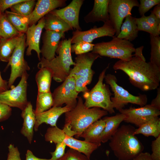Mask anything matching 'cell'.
Listing matches in <instances>:
<instances>
[{"label": "cell", "mask_w": 160, "mask_h": 160, "mask_svg": "<svg viewBox=\"0 0 160 160\" xmlns=\"http://www.w3.org/2000/svg\"><path fill=\"white\" fill-rule=\"evenodd\" d=\"M143 47L136 49L135 54L128 61L120 60L113 66L129 77L131 83L143 91L157 89L160 82V67L150 61L146 62L142 53Z\"/></svg>", "instance_id": "cell-1"}, {"label": "cell", "mask_w": 160, "mask_h": 160, "mask_svg": "<svg viewBox=\"0 0 160 160\" xmlns=\"http://www.w3.org/2000/svg\"><path fill=\"white\" fill-rule=\"evenodd\" d=\"M157 94L156 97L153 100L151 104V106L156 109L160 110V87L157 88Z\"/></svg>", "instance_id": "cell-45"}, {"label": "cell", "mask_w": 160, "mask_h": 160, "mask_svg": "<svg viewBox=\"0 0 160 160\" xmlns=\"http://www.w3.org/2000/svg\"><path fill=\"white\" fill-rule=\"evenodd\" d=\"M139 12L142 16L153 7L160 4V0H140Z\"/></svg>", "instance_id": "cell-38"}, {"label": "cell", "mask_w": 160, "mask_h": 160, "mask_svg": "<svg viewBox=\"0 0 160 160\" xmlns=\"http://www.w3.org/2000/svg\"><path fill=\"white\" fill-rule=\"evenodd\" d=\"M100 56L92 52L77 55L75 64L71 68L70 74L74 79L77 91L84 93L89 90L87 86L91 82L95 73L92 67L95 61Z\"/></svg>", "instance_id": "cell-5"}, {"label": "cell", "mask_w": 160, "mask_h": 160, "mask_svg": "<svg viewBox=\"0 0 160 160\" xmlns=\"http://www.w3.org/2000/svg\"><path fill=\"white\" fill-rule=\"evenodd\" d=\"M109 66V64L100 73L98 81L91 89L83 93L85 100L84 104L87 108L97 107L103 108L110 114L115 113L113 103L111 100L112 95L108 85L103 83L105 74Z\"/></svg>", "instance_id": "cell-6"}, {"label": "cell", "mask_w": 160, "mask_h": 160, "mask_svg": "<svg viewBox=\"0 0 160 160\" xmlns=\"http://www.w3.org/2000/svg\"><path fill=\"white\" fill-rule=\"evenodd\" d=\"M105 123L100 119L90 125L79 136L86 142L95 144L98 147L101 144V135L105 128Z\"/></svg>", "instance_id": "cell-23"}, {"label": "cell", "mask_w": 160, "mask_h": 160, "mask_svg": "<svg viewBox=\"0 0 160 160\" xmlns=\"http://www.w3.org/2000/svg\"><path fill=\"white\" fill-rule=\"evenodd\" d=\"M151 46L150 62L160 67V37L150 35Z\"/></svg>", "instance_id": "cell-33"}, {"label": "cell", "mask_w": 160, "mask_h": 160, "mask_svg": "<svg viewBox=\"0 0 160 160\" xmlns=\"http://www.w3.org/2000/svg\"><path fill=\"white\" fill-rule=\"evenodd\" d=\"M58 160H90V159L82 153L70 148Z\"/></svg>", "instance_id": "cell-37"}, {"label": "cell", "mask_w": 160, "mask_h": 160, "mask_svg": "<svg viewBox=\"0 0 160 160\" xmlns=\"http://www.w3.org/2000/svg\"><path fill=\"white\" fill-rule=\"evenodd\" d=\"M147 22L156 30L160 33V20L157 18L151 12L150 15L144 16Z\"/></svg>", "instance_id": "cell-43"}, {"label": "cell", "mask_w": 160, "mask_h": 160, "mask_svg": "<svg viewBox=\"0 0 160 160\" xmlns=\"http://www.w3.org/2000/svg\"><path fill=\"white\" fill-rule=\"evenodd\" d=\"M5 13L8 20L18 31L22 33H26L29 25L28 16L11 11H6Z\"/></svg>", "instance_id": "cell-30"}, {"label": "cell", "mask_w": 160, "mask_h": 160, "mask_svg": "<svg viewBox=\"0 0 160 160\" xmlns=\"http://www.w3.org/2000/svg\"><path fill=\"white\" fill-rule=\"evenodd\" d=\"M72 109L67 105L63 107H52L46 111L39 113H35L36 122L34 130L37 131L39 126L43 123L49 124L52 127L57 126V122L59 117Z\"/></svg>", "instance_id": "cell-20"}, {"label": "cell", "mask_w": 160, "mask_h": 160, "mask_svg": "<svg viewBox=\"0 0 160 160\" xmlns=\"http://www.w3.org/2000/svg\"><path fill=\"white\" fill-rule=\"evenodd\" d=\"M135 129L123 125L110 140L109 145L119 160H133L144 149V146L134 134Z\"/></svg>", "instance_id": "cell-3"}, {"label": "cell", "mask_w": 160, "mask_h": 160, "mask_svg": "<svg viewBox=\"0 0 160 160\" xmlns=\"http://www.w3.org/2000/svg\"><path fill=\"white\" fill-rule=\"evenodd\" d=\"M134 134H142L147 137L152 136L156 138L160 135V118L156 117L147 121L135 129Z\"/></svg>", "instance_id": "cell-27"}, {"label": "cell", "mask_w": 160, "mask_h": 160, "mask_svg": "<svg viewBox=\"0 0 160 160\" xmlns=\"http://www.w3.org/2000/svg\"><path fill=\"white\" fill-rule=\"evenodd\" d=\"M44 137L46 141L53 142L55 144L63 142L66 146L83 153L89 159L93 152L98 147L95 144L68 136L64 133L62 129L57 126L48 128Z\"/></svg>", "instance_id": "cell-9"}, {"label": "cell", "mask_w": 160, "mask_h": 160, "mask_svg": "<svg viewBox=\"0 0 160 160\" xmlns=\"http://www.w3.org/2000/svg\"><path fill=\"white\" fill-rule=\"evenodd\" d=\"M111 41L95 44L92 52L100 56L128 61L130 60L136 49L131 42L118 38L115 36Z\"/></svg>", "instance_id": "cell-7"}, {"label": "cell", "mask_w": 160, "mask_h": 160, "mask_svg": "<svg viewBox=\"0 0 160 160\" xmlns=\"http://www.w3.org/2000/svg\"><path fill=\"white\" fill-rule=\"evenodd\" d=\"M109 0H95L92 10L84 17L87 23L109 20L108 5Z\"/></svg>", "instance_id": "cell-21"}, {"label": "cell", "mask_w": 160, "mask_h": 160, "mask_svg": "<svg viewBox=\"0 0 160 160\" xmlns=\"http://www.w3.org/2000/svg\"><path fill=\"white\" fill-rule=\"evenodd\" d=\"M56 148L55 151L50 152L52 155L51 159L52 160H58L65 154L66 145L63 142H58L56 144Z\"/></svg>", "instance_id": "cell-39"}, {"label": "cell", "mask_w": 160, "mask_h": 160, "mask_svg": "<svg viewBox=\"0 0 160 160\" xmlns=\"http://www.w3.org/2000/svg\"><path fill=\"white\" fill-rule=\"evenodd\" d=\"M116 34V31L109 20L104 23L100 27L96 26L86 31L76 30L72 32L71 38V43L74 44L83 41L91 43L98 38L105 36L113 37Z\"/></svg>", "instance_id": "cell-15"}, {"label": "cell", "mask_w": 160, "mask_h": 160, "mask_svg": "<svg viewBox=\"0 0 160 160\" xmlns=\"http://www.w3.org/2000/svg\"><path fill=\"white\" fill-rule=\"evenodd\" d=\"M29 75L24 72L17 86H12L10 89L0 93V100L10 107L18 108L22 111L26 106L28 102L27 98L28 79Z\"/></svg>", "instance_id": "cell-11"}, {"label": "cell", "mask_w": 160, "mask_h": 160, "mask_svg": "<svg viewBox=\"0 0 160 160\" xmlns=\"http://www.w3.org/2000/svg\"><path fill=\"white\" fill-rule=\"evenodd\" d=\"M44 17L38 21L37 24H33L29 27L26 33V47H28L26 55L30 56L32 50H34L37 54L39 61L41 60V50L39 47L40 38L42 30L44 28Z\"/></svg>", "instance_id": "cell-18"}, {"label": "cell", "mask_w": 160, "mask_h": 160, "mask_svg": "<svg viewBox=\"0 0 160 160\" xmlns=\"http://www.w3.org/2000/svg\"><path fill=\"white\" fill-rule=\"evenodd\" d=\"M79 93L76 89L74 79L69 75L52 93L53 100L52 107H62L65 104L73 108L76 105Z\"/></svg>", "instance_id": "cell-13"}, {"label": "cell", "mask_w": 160, "mask_h": 160, "mask_svg": "<svg viewBox=\"0 0 160 160\" xmlns=\"http://www.w3.org/2000/svg\"><path fill=\"white\" fill-rule=\"evenodd\" d=\"M9 152L7 160H21L20 153L17 147L10 144L8 146Z\"/></svg>", "instance_id": "cell-42"}, {"label": "cell", "mask_w": 160, "mask_h": 160, "mask_svg": "<svg viewBox=\"0 0 160 160\" xmlns=\"http://www.w3.org/2000/svg\"><path fill=\"white\" fill-rule=\"evenodd\" d=\"M1 38L0 37V42H1Z\"/></svg>", "instance_id": "cell-50"}, {"label": "cell", "mask_w": 160, "mask_h": 160, "mask_svg": "<svg viewBox=\"0 0 160 160\" xmlns=\"http://www.w3.org/2000/svg\"><path fill=\"white\" fill-rule=\"evenodd\" d=\"M20 35L7 39L1 38L0 43L1 61L9 62L18 44Z\"/></svg>", "instance_id": "cell-29"}, {"label": "cell", "mask_w": 160, "mask_h": 160, "mask_svg": "<svg viewBox=\"0 0 160 160\" xmlns=\"http://www.w3.org/2000/svg\"><path fill=\"white\" fill-rule=\"evenodd\" d=\"M71 38L60 41L56 52L58 55L50 61L43 57L37 65L38 68L46 67L52 73V78L58 82H63L69 76L72 65L75 63L72 59Z\"/></svg>", "instance_id": "cell-4"}, {"label": "cell", "mask_w": 160, "mask_h": 160, "mask_svg": "<svg viewBox=\"0 0 160 160\" xmlns=\"http://www.w3.org/2000/svg\"><path fill=\"white\" fill-rule=\"evenodd\" d=\"M77 99L76 106L65 113V124L62 130L68 136L79 138L88 127L107 115L108 112L99 108H87L81 97Z\"/></svg>", "instance_id": "cell-2"}, {"label": "cell", "mask_w": 160, "mask_h": 160, "mask_svg": "<svg viewBox=\"0 0 160 160\" xmlns=\"http://www.w3.org/2000/svg\"><path fill=\"white\" fill-rule=\"evenodd\" d=\"M12 111L11 107L0 100V122L7 119L11 115Z\"/></svg>", "instance_id": "cell-41"}, {"label": "cell", "mask_w": 160, "mask_h": 160, "mask_svg": "<svg viewBox=\"0 0 160 160\" xmlns=\"http://www.w3.org/2000/svg\"><path fill=\"white\" fill-rule=\"evenodd\" d=\"M19 32L7 19L4 13H0V37L7 39L20 35Z\"/></svg>", "instance_id": "cell-31"}, {"label": "cell", "mask_w": 160, "mask_h": 160, "mask_svg": "<svg viewBox=\"0 0 160 160\" xmlns=\"http://www.w3.org/2000/svg\"><path fill=\"white\" fill-rule=\"evenodd\" d=\"M151 156L153 160H160V135L152 142Z\"/></svg>", "instance_id": "cell-40"}, {"label": "cell", "mask_w": 160, "mask_h": 160, "mask_svg": "<svg viewBox=\"0 0 160 160\" xmlns=\"http://www.w3.org/2000/svg\"><path fill=\"white\" fill-rule=\"evenodd\" d=\"M139 3L137 0H109L108 12L109 20L116 31L117 36L124 18L132 15L131 10L135 7H138Z\"/></svg>", "instance_id": "cell-12"}, {"label": "cell", "mask_w": 160, "mask_h": 160, "mask_svg": "<svg viewBox=\"0 0 160 160\" xmlns=\"http://www.w3.org/2000/svg\"><path fill=\"white\" fill-rule=\"evenodd\" d=\"M46 31L65 33L73 29L64 20L50 12L44 16Z\"/></svg>", "instance_id": "cell-26"}, {"label": "cell", "mask_w": 160, "mask_h": 160, "mask_svg": "<svg viewBox=\"0 0 160 160\" xmlns=\"http://www.w3.org/2000/svg\"><path fill=\"white\" fill-rule=\"evenodd\" d=\"M66 0H38L31 14L28 17L29 25L36 24L52 10L66 5Z\"/></svg>", "instance_id": "cell-17"}, {"label": "cell", "mask_w": 160, "mask_h": 160, "mask_svg": "<svg viewBox=\"0 0 160 160\" xmlns=\"http://www.w3.org/2000/svg\"><path fill=\"white\" fill-rule=\"evenodd\" d=\"M104 79L113 93L114 96L111 99L114 108L116 110L119 111L129 103L137 104L141 107L146 104L148 98L145 95L140 94L136 96L130 93L117 84V79L115 75L108 74L105 75Z\"/></svg>", "instance_id": "cell-8"}, {"label": "cell", "mask_w": 160, "mask_h": 160, "mask_svg": "<svg viewBox=\"0 0 160 160\" xmlns=\"http://www.w3.org/2000/svg\"><path fill=\"white\" fill-rule=\"evenodd\" d=\"M119 111L125 116L124 121L133 124L138 127L160 115V111L150 104H146L137 108L131 107L128 108L122 109Z\"/></svg>", "instance_id": "cell-14"}, {"label": "cell", "mask_w": 160, "mask_h": 160, "mask_svg": "<svg viewBox=\"0 0 160 160\" xmlns=\"http://www.w3.org/2000/svg\"></svg>", "instance_id": "cell-51"}, {"label": "cell", "mask_w": 160, "mask_h": 160, "mask_svg": "<svg viewBox=\"0 0 160 160\" xmlns=\"http://www.w3.org/2000/svg\"><path fill=\"white\" fill-rule=\"evenodd\" d=\"M133 160H153L151 154L148 152H142L139 154Z\"/></svg>", "instance_id": "cell-46"}, {"label": "cell", "mask_w": 160, "mask_h": 160, "mask_svg": "<svg viewBox=\"0 0 160 160\" xmlns=\"http://www.w3.org/2000/svg\"><path fill=\"white\" fill-rule=\"evenodd\" d=\"M26 37L25 33H22L20 35L18 44L4 70L6 71L11 66V73L8 81L9 88L13 85L17 78H21L24 72L30 70V67L24 58Z\"/></svg>", "instance_id": "cell-10"}, {"label": "cell", "mask_w": 160, "mask_h": 160, "mask_svg": "<svg viewBox=\"0 0 160 160\" xmlns=\"http://www.w3.org/2000/svg\"><path fill=\"white\" fill-rule=\"evenodd\" d=\"M9 89L8 81L2 79L0 72V93L7 91Z\"/></svg>", "instance_id": "cell-47"}, {"label": "cell", "mask_w": 160, "mask_h": 160, "mask_svg": "<svg viewBox=\"0 0 160 160\" xmlns=\"http://www.w3.org/2000/svg\"><path fill=\"white\" fill-rule=\"evenodd\" d=\"M151 12L154 15L157 19L160 20V4L156 5Z\"/></svg>", "instance_id": "cell-49"}, {"label": "cell", "mask_w": 160, "mask_h": 160, "mask_svg": "<svg viewBox=\"0 0 160 160\" xmlns=\"http://www.w3.org/2000/svg\"><path fill=\"white\" fill-rule=\"evenodd\" d=\"M25 0H0V13H4L6 9Z\"/></svg>", "instance_id": "cell-44"}, {"label": "cell", "mask_w": 160, "mask_h": 160, "mask_svg": "<svg viewBox=\"0 0 160 160\" xmlns=\"http://www.w3.org/2000/svg\"><path fill=\"white\" fill-rule=\"evenodd\" d=\"M39 69L35 76L38 89V93L50 92L52 72L49 68L46 67Z\"/></svg>", "instance_id": "cell-28"}, {"label": "cell", "mask_w": 160, "mask_h": 160, "mask_svg": "<svg viewBox=\"0 0 160 160\" xmlns=\"http://www.w3.org/2000/svg\"><path fill=\"white\" fill-rule=\"evenodd\" d=\"M125 117L124 114L120 113L114 116H105L102 119L105 123V126L101 135V142L105 143L110 140Z\"/></svg>", "instance_id": "cell-24"}, {"label": "cell", "mask_w": 160, "mask_h": 160, "mask_svg": "<svg viewBox=\"0 0 160 160\" xmlns=\"http://www.w3.org/2000/svg\"><path fill=\"white\" fill-rule=\"evenodd\" d=\"M138 32L136 17L129 15L125 18L120 27V33L116 37L131 42L138 37Z\"/></svg>", "instance_id": "cell-25"}, {"label": "cell", "mask_w": 160, "mask_h": 160, "mask_svg": "<svg viewBox=\"0 0 160 160\" xmlns=\"http://www.w3.org/2000/svg\"><path fill=\"white\" fill-rule=\"evenodd\" d=\"M65 36L64 33L46 31L43 34V45L40 49L42 57L48 61L54 59L60 40Z\"/></svg>", "instance_id": "cell-19"}, {"label": "cell", "mask_w": 160, "mask_h": 160, "mask_svg": "<svg viewBox=\"0 0 160 160\" xmlns=\"http://www.w3.org/2000/svg\"><path fill=\"white\" fill-rule=\"evenodd\" d=\"M95 44L87 42L81 41L71 45V52L76 55H81L92 51Z\"/></svg>", "instance_id": "cell-35"}, {"label": "cell", "mask_w": 160, "mask_h": 160, "mask_svg": "<svg viewBox=\"0 0 160 160\" xmlns=\"http://www.w3.org/2000/svg\"><path fill=\"white\" fill-rule=\"evenodd\" d=\"M21 116L23 120L21 133L31 144L33 135L34 127L36 122L35 114L30 102H28L25 108L22 111Z\"/></svg>", "instance_id": "cell-22"}, {"label": "cell", "mask_w": 160, "mask_h": 160, "mask_svg": "<svg viewBox=\"0 0 160 160\" xmlns=\"http://www.w3.org/2000/svg\"><path fill=\"white\" fill-rule=\"evenodd\" d=\"M145 15L140 18H136V20L138 31L147 32L154 36H159L160 33L158 32L150 25L145 18Z\"/></svg>", "instance_id": "cell-36"}, {"label": "cell", "mask_w": 160, "mask_h": 160, "mask_svg": "<svg viewBox=\"0 0 160 160\" xmlns=\"http://www.w3.org/2000/svg\"><path fill=\"white\" fill-rule=\"evenodd\" d=\"M84 0H73L66 7L54 9L50 12L62 19L73 29L81 31L79 22V16Z\"/></svg>", "instance_id": "cell-16"}, {"label": "cell", "mask_w": 160, "mask_h": 160, "mask_svg": "<svg viewBox=\"0 0 160 160\" xmlns=\"http://www.w3.org/2000/svg\"><path fill=\"white\" fill-rule=\"evenodd\" d=\"M53 100L51 92L38 93L35 113H41L48 110L53 106Z\"/></svg>", "instance_id": "cell-32"}, {"label": "cell", "mask_w": 160, "mask_h": 160, "mask_svg": "<svg viewBox=\"0 0 160 160\" xmlns=\"http://www.w3.org/2000/svg\"><path fill=\"white\" fill-rule=\"evenodd\" d=\"M25 160H52L51 159H41L38 158L34 156L31 151L28 150L26 154Z\"/></svg>", "instance_id": "cell-48"}, {"label": "cell", "mask_w": 160, "mask_h": 160, "mask_svg": "<svg viewBox=\"0 0 160 160\" xmlns=\"http://www.w3.org/2000/svg\"><path fill=\"white\" fill-rule=\"evenodd\" d=\"M35 4V0H25L11 7L10 8L11 11L27 17L32 13Z\"/></svg>", "instance_id": "cell-34"}]
</instances>
